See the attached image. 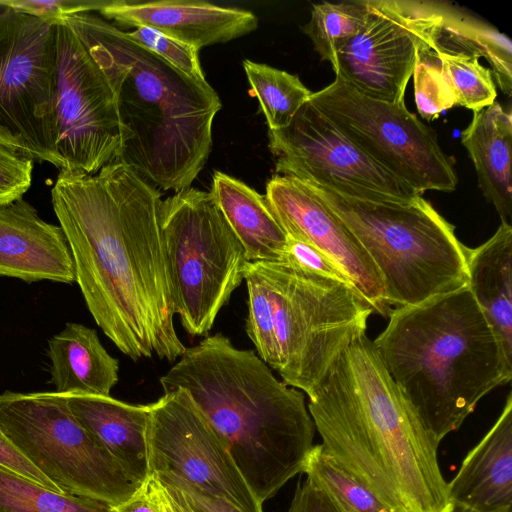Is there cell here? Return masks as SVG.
I'll return each instance as SVG.
<instances>
[{
    "label": "cell",
    "mask_w": 512,
    "mask_h": 512,
    "mask_svg": "<svg viewBox=\"0 0 512 512\" xmlns=\"http://www.w3.org/2000/svg\"><path fill=\"white\" fill-rule=\"evenodd\" d=\"M51 201L75 282L104 334L134 361L181 357L187 347L174 326L159 190L114 162L95 175L60 169Z\"/></svg>",
    "instance_id": "1"
},
{
    "label": "cell",
    "mask_w": 512,
    "mask_h": 512,
    "mask_svg": "<svg viewBox=\"0 0 512 512\" xmlns=\"http://www.w3.org/2000/svg\"><path fill=\"white\" fill-rule=\"evenodd\" d=\"M328 456L392 512H445L439 444L424 427L365 334L307 395Z\"/></svg>",
    "instance_id": "2"
},
{
    "label": "cell",
    "mask_w": 512,
    "mask_h": 512,
    "mask_svg": "<svg viewBox=\"0 0 512 512\" xmlns=\"http://www.w3.org/2000/svg\"><path fill=\"white\" fill-rule=\"evenodd\" d=\"M105 74L115 100L121 148L116 162L164 191L190 185L212 148L221 100L205 80L175 69L93 13L64 22Z\"/></svg>",
    "instance_id": "3"
},
{
    "label": "cell",
    "mask_w": 512,
    "mask_h": 512,
    "mask_svg": "<svg viewBox=\"0 0 512 512\" xmlns=\"http://www.w3.org/2000/svg\"><path fill=\"white\" fill-rule=\"evenodd\" d=\"M160 384L164 393L190 394L262 504L303 473L316 430L304 394L279 381L254 351L220 333L207 336L186 348Z\"/></svg>",
    "instance_id": "4"
},
{
    "label": "cell",
    "mask_w": 512,
    "mask_h": 512,
    "mask_svg": "<svg viewBox=\"0 0 512 512\" xmlns=\"http://www.w3.org/2000/svg\"><path fill=\"white\" fill-rule=\"evenodd\" d=\"M388 319L373 344L438 444L486 394L512 379V357L468 286L394 307Z\"/></svg>",
    "instance_id": "5"
},
{
    "label": "cell",
    "mask_w": 512,
    "mask_h": 512,
    "mask_svg": "<svg viewBox=\"0 0 512 512\" xmlns=\"http://www.w3.org/2000/svg\"><path fill=\"white\" fill-rule=\"evenodd\" d=\"M302 182L372 259L391 307L418 304L467 286V247L422 195L407 202L369 199Z\"/></svg>",
    "instance_id": "6"
},
{
    "label": "cell",
    "mask_w": 512,
    "mask_h": 512,
    "mask_svg": "<svg viewBox=\"0 0 512 512\" xmlns=\"http://www.w3.org/2000/svg\"><path fill=\"white\" fill-rule=\"evenodd\" d=\"M269 292L282 381L307 395L365 334L372 306L352 285L292 262H253Z\"/></svg>",
    "instance_id": "7"
},
{
    "label": "cell",
    "mask_w": 512,
    "mask_h": 512,
    "mask_svg": "<svg viewBox=\"0 0 512 512\" xmlns=\"http://www.w3.org/2000/svg\"><path fill=\"white\" fill-rule=\"evenodd\" d=\"M174 315L185 331L207 336L244 279L245 251L210 192L185 188L159 212Z\"/></svg>",
    "instance_id": "8"
},
{
    "label": "cell",
    "mask_w": 512,
    "mask_h": 512,
    "mask_svg": "<svg viewBox=\"0 0 512 512\" xmlns=\"http://www.w3.org/2000/svg\"><path fill=\"white\" fill-rule=\"evenodd\" d=\"M0 429L62 493L114 507L143 485L81 426L62 394H0Z\"/></svg>",
    "instance_id": "9"
},
{
    "label": "cell",
    "mask_w": 512,
    "mask_h": 512,
    "mask_svg": "<svg viewBox=\"0 0 512 512\" xmlns=\"http://www.w3.org/2000/svg\"><path fill=\"white\" fill-rule=\"evenodd\" d=\"M309 101L367 156L419 195L456 189L452 160L435 132L405 104L368 96L337 76Z\"/></svg>",
    "instance_id": "10"
},
{
    "label": "cell",
    "mask_w": 512,
    "mask_h": 512,
    "mask_svg": "<svg viewBox=\"0 0 512 512\" xmlns=\"http://www.w3.org/2000/svg\"><path fill=\"white\" fill-rule=\"evenodd\" d=\"M57 63V24L3 8L0 12V127L35 162L62 169L51 106Z\"/></svg>",
    "instance_id": "11"
},
{
    "label": "cell",
    "mask_w": 512,
    "mask_h": 512,
    "mask_svg": "<svg viewBox=\"0 0 512 512\" xmlns=\"http://www.w3.org/2000/svg\"><path fill=\"white\" fill-rule=\"evenodd\" d=\"M51 120L62 169L95 175L117 161L121 136L111 86L84 44L65 23L57 24Z\"/></svg>",
    "instance_id": "12"
},
{
    "label": "cell",
    "mask_w": 512,
    "mask_h": 512,
    "mask_svg": "<svg viewBox=\"0 0 512 512\" xmlns=\"http://www.w3.org/2000/svg\"><path fill=\"white\" fill-rule=\"evenodd\" d=\"M147 443L150 476L173 474L223 497L242 512H263L227 441L186 390L165 392L149 404Z\"/></svg>",
    "instance_id": "13"
},
{
    "label": "cell",
    "mask_w": 512,
    "mask_h": 512,
    "mask_svg": "<svg viewBox=\"0 0 512 512\" xmlns=\"http://www.w3.org/2000/svg\"><path fill=\"white\" fill-rule=\"evenodd\" d=\"M366 5L362 26L337 53L332 68L368 96L405 104L418 49L432 45L442 2L366 0Z\"/></svg>",
    "instance_id": "14"
},
{
    "label": "cell",
    "mask_w": 512,
    "mask_h": 512,
    "mask_svg": "<svg viewBox=\"0 0 512 512\" xmlns=\"http://www.w3.org/2000/svg\"><path fill=\"white\" fill-rule=\"evenodd\" d=\"M268 138L277 175L354 197L407 202L420 196L360 150L309 100L287 127L269 130Z\"/></svg>",
    "instance_id": "15"
},
{
    "label": "cell",
    "mask_w": 512,
    "mask_h": 512,
    "mask_svg": "<svg viewBox=\"0 0 512 512\" xmlns=\"http://www.w3.org/2000/svg\"><path fill=\"white\" fill-rule=\"evenodd\" d=\"M265 197L288 237L303 241L324 254L347 275L374 311L389 317L392 307L372 259L304 182L276 174L267 182Z\"/></svg>",
    "instance_id": "16"
},
{
    "label": "cell",
    "mask_w": 512,
    "mask_h": 512,
    "mask_svg": "<svg viewBox=\"0 0 512 512\" xmlns=\"http://www.w3.org/2000/svg\"><path fill=\"white\" fill-rule=\"evenodd\" d=\"M99 13L121 25L155 29L197 50L236 39L258 26L256 16L248 10L204 1L110 0Z\"/></svg>",
    "instance_id": "17"
},
{
    "label": "cell",
    "mask_w": 512,
    "mask_h": 512,
    "mask_svg": "<svg viewBox=\"0 0 512 512\" xmlns=\"http://www.w3.org/2000/svg\"><path fill=\"white\" fill-rule=\"evenodd\" d=\"M0 276L26 282H75L62 228L44 221L23 198L0 207Z\"/></svg>",
    "instance_id": "18"
},
{
    "label": "cell",
    "mask_w": 512,
    "mask_h": 512,
    "mask_svg": "<svg viewBox=\"0 0 512 512\" xmlns=\"http://www.w3.org/2000/svg\"><path fill=\"white\" fill-rule=\"evenodd\" d=\"M451 503L479 512H512V394L486 435L447 483Z\"/></svg>",
    "instance_id": "19"
},
{
    "label": "cell",
    "mask_w": 512,
    "mask_h": 512,
    "mask_svg": "<svg viewBox=\"0 0 512 512\" xmlns=\"http://www.w3.org/2000/svg\"><path fill=\"white\" fill-rule=\"evenodd\" d=\"M64 396L71 413L90 436L133 480L144 484L150 477L149 404H128L111 396Z\"/></svg>",
    "instance_id": "20"
},
{
    "label": "cell",
    "mask_w": 512,
    "mask_h": 512,
    "mask_svg": "<svg viewBox=\"0 0 512 512\" xmlns=\"http://www.w3.org/2000/svg\"><path fill=\"white\" fill-rule=\"evenodd\" d=\"M51 383L62 395L110 396L118 382L119 361L103 347L97 332L67 323L48 341Z\"/></svg>",
    "instance_id": "21"
},
{
    "label": "cell",
    "mask_w": 512,
    "mask_h": 512,
    "mask_svg": "<svg viewBox=\"0 0 512 512\" xmlns=\"http://www.w3.org/2000/svg\"><path fill=\"white\" fill-rule=\"evenodd\" d=\"M461 141L472 159L479 187L501 222L512 216V118L498 102L473 112Z\"/></svg>",
    "instance_id": "22"
},
{
    "label": "cell",
    "mask_w": 512,
    "mask_h": 512,
    "mask_svg": "<svg viewBox=\"0 0 512 512\" xmlns=\"http://www.w3.org/2000/svg\"><path fill=\"white\" fill-rule=\"evenodd\" d=\"M210 193L243 246L248 262L284 261L288 236L265 195L220 171L213 175Z\"/></svg>",
    "instance_id": "23"
},
{
    "label": "cell",
    "mask_w": 512,
    "mask_h": 512,
    "mask_svg": "<svg viewBox=\"0 0 512 512\" xmlns=\"http://www.w3.org/2000/svg\"><path fill=\"white\" fill-rule=\"evenodd\" d=\"M467 286L512 357V226L501 222L486 242L466 251Z\"/></svg>",
    "instance_id": "24"
},
{
    "label": "cell",
    "mask_w": 512,
    "mask_h": 512,
    "mask_svg": "<svg viewBox=\"0 0 512 512\" xmlns=\"http://www.w3.org/2000/svg\"><path fill=\"white\" fill-rule=\"evenodd\" d=\"M432 49L441 53L485 58L498 87L507 96L511 95V41L493 26L442 3L441 15L432 33Z\"/></svg>",
    "instance_id": "25"
},
{
    "label": "cell",
    "mask_w": 512,
    "mask_h": 512,
    "mask_svg": "<svg viewBox=\"0 0 512 512\" xmlns=\"http://www.w3.org/2000/svg\"><path fill=\"white\" fill-rule=\"evenodd\" d=\"M243 68L271 131L287 127L313 94L297 75L284 70L251 60H244Z\"/></svg>",
    "instance_id": "26"
},
{
    "label": "cell",
    "mask_w": 512,
    "mask_h": 512,
    "mask_svg": "<svg viewBox=\"0 0 512 512\" xmlns=\"http://www.w3.org/2000/svg\"><path fill=\"white\" fill-rule=\"evenodd\" d=\"M90 498L60 493L0 466V512H112Z\"/></svg>",
    "instance_id": "27"
},
{
    "label": "cell",
    "mask_w": 512,
    "mask_h": 512,
    "mask_svg": "<svg viewBox=\"0 0 512 512\" xmlns=\"http://www.w3.org/2000/svg\"><path fill=\"white\" fill-rule=\"evenodd\" d=\"M366 14V0L313 4L303 32L321 59L333 65L337 53L358 32Z\"/></svg>",
    "instance_id": "28"
},
{
    "label": "cell",
    "mask_w": 512,
    "mask_h": 512,
    "mask_svg": "<svg viewBox=\"0 0 512 512\" xmlns=\"http://www.w3.org/2000/svg\"><path fill=\"white\" fill-rule=\"evenodd\" d=\"M313 486L351 512H392L360 482L314 445L303 469Z\"/></svg>",
    "instance_id": "29"
},
{
    "label": "cell",
    "mask_w": 512,
    "mask_h": 512,
    "mask_svg": "<svg viewBox=\"0 0 512 512\" xmlns=\"http://www.w3.org/2000/svg\"><path fill=\"white\" fill-rule=\"evenodd\" d=\"M436 53L455 105L478 112L495 102L497 91L492 72L479 62L478 56Z\"/></svg>",
    "instance_id": "30"
},
{
    "label": "cell",
    "mask_w": 512,
    "mask_h": 512,
    "mask_svg": "<svg viewBox=\"0 0 512 512\" xmlns=\"http://www.w3.org/2000/svg\"><path fill=\"white\" fill-rule=\"evenodd\" d=\"M244 280L248 291L246 333L259 358L270 368L277 370L278 347L267 284L253 262H247Z\"/></svg>",
    "instance_id": "31"
},
{
    "label": "cell",
    "mask_w": 512,
    "mask_h": 512,
    "mask_svg": "<svg viewBox=\"0 0 512 512\" xmlns=\"http://www.w3.org/2000/svg\"><path fill=\"white\" fill-rule=\"evenodd\" d=\"M412 76L414 99L422 118L435 120L443 111L455 106L440 60L431 44L418 49Z\"/></svg>",
    "instance_id": "32"
},
{
    "label": "cell",
    "mask_w": 512,
    "mask_h": 512,
    "mask_svg": "<svg viewBox=\"0 0 512 512\" xmlns=\"http://www.w3.org/2000/svg\"><path fill=\"white\" fill-rule=\"evenodd\" d=\"M34 162L20 140L0 127V207L23 198L32 183Z\"/></svg>",
    "instance_id": "33"
},
{
    "label": "cell",
    "mask_w": 512,
    "mask_h": 512,
    "mask_svg": "<svg viewBox=\"0 0 512 512\" xmlns=\"http://www.w3.org/2000/svg\"><path fill=\"white\" fill-rule=\"evenodd\" d=\"M126 34L136 44L158 56L175 69L195 79L205 80L199 61V50L195 47L144 26L136 27Z\"/></svg>",
    "instance_id": "34"
},
{
    "label": "cell",
    "mask_w": 512,
    "mask_h": 512,
    "mask_svg": "<svg viewBox=\"0 0 512 512\" xmlns=\"http://www.w3.org/2000/svg\"><path fill=\"white\" fill-rule=\"evenodd\" d=\"M109 2L110 0H0V7L62 24L75 15L100 11Z\"/></svg>",
    "instance_id": "35"
},
{
    "label": "cell",
    "mask_w": 512,
    "mask_h": 512,
    "mask_svg": "<svg viewBox=\"0 0 512 512\" xmlns=\"http://www.w3.org/2000/svg\"><path fill=\"white\" fill-rule=\"evenodd\" d=\"M150 477L171 486L189 512H242L223 497L211 494L173 474L154 473Z\"/></svg>",
    "instance_id": "36"
},
{
    "label": "cell",
    "mask_w": 512,
    "mask_h": 512,
    "mask_svg": "<svg viewBox=\"0 0 512 512\" xmlns=\"http://www.w3.org/2000/svg\"><path fill=\"white\" fill-rule=\"evenodd\" d=\"M284 261L292 262L308 271L354 286L336 264L303 241L288 237Z\"/></svg>",
    "instance_id": "37"
},
{
    "label": "cell",
    "mask_w": 512,
    "mask_h": 512,
    "mask_svg": "<svg viewBox=\"0 0 512 512\" xmlns=\"http://www.w3.org/2000/svg\"><path fill=\"white\" fill-rule=\"evenodd\" d=\"M0 466L9 469L42 486L62 493L49 479L37 470L12 444L0 429Z\"/></svg>",
    "instance_id": "38"
},
{
    "label": "cell",
    "mask_w": 512,
    "mask_h": 512,
    "mask_svg": "<svg viewBox=\"0 0 512 512\" xmlns=\"http://www.w3.org/2000/svg\"><path fill=\"white\" fill-rule=\"evenodd\" d=\"M288 512H351L333 500L308 480L295 490Z\"/></svg>",
    "instance_id": "39"
},
{
    "label": "cell",
    "mask_w": 512,
    "mask_h": 512,
    "mask_svg": "<svg viewBox=\"0 0 512 512\" xmlns=\"http://www.w3.org/2000/svg\"><path fill=\"white\" fill-rule=\"evenodd\" d=\"M112 512H166L156 483L149 478L127 501L111 508Z\"/></svg>",
    "instance_id": "40"
},
{
    "label": "cell",
    "mask_w": 512,
    "mask_h": 512,
    "mask_svg": "<svg viewBox=\"0 0 512 512\" xmlns=\"http://www.w3.org/2000/svg\"><path fill=\"white\" fill-rule=\"evenodd\" d=\"M153 479L156 483L163 507L166 512H189L187 507L183 504L171 486L155 478Z\"/></svg>",
    "instance_id": "41"
},
{
    "label": "cell",
    "mask_w": 512,
    "mask_h": 512,
    "mask_svg": "<svg viewBox=\"0 0 512 512\" xmlns=\"http://www.w3.org/2000/svg\"><path fill=\"white\" fill-rule=\"evenodd\" d=\"M445 512H479V511H477L473 508H470L468 506H465V505L450 502V505L445 510Z\"/></svg>",
    "instance_id": "42"
}]
</instances>
